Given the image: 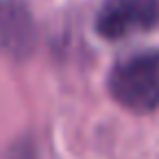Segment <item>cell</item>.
Wrapping results in <instances>:
<instances>
[{
    "instance_id": "cell-3",
    "label": "cell",
    "mask_w": 159,
    "mask_h": 159,
    "mask_svg": "<svg viewBox=\"0 0 159 159\" xmlns=\"http://www.w3.org/2000/svg\"><path fill=\"white\" fill-rule=\"evenodd\" d=\"M37 46V26L24 0H0V52L26 59Z\"/></svg>"
},
{
    "instance_id": "cell-1",
    "label": "cell",
    "mask_w": 159,
    "mask_h": 159,
    "mask_svg": "<svg viewBox=\"0 0 159 159\" xmlns=\"http://www.w3.org/2000/svg\"><path fill=\"white\" fill-rule=\"evenodd\" d=\"M109 94L129 111L159 109V48L135 52L118 61L109 74Z\"/></svg>"
},
{
    "instance_id": "cell-2",
    "label": "cell",
    "mask_w": 159,
    "mask_h": 159,
    "mask_svg": "<svg viewBox=\"0 0 159 159\" xmlns=\"http://www.w3.org/2000/svg\"><path fill=\"white\" fill-rule=\"evenodd\" d=\"M157 24L159 0H105L96 16L98 35L109 42L150 31Z\"/></svg>"
}]
</instances>
